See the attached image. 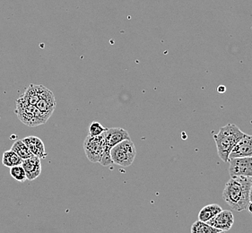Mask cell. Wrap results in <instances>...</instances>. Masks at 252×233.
<instances>
[{
	"label": "cell",
	"instance_id": "3957f363",
	"mask_svg": "<svg viewBox=\"0 0 252 233\" xmlns=\"http://www.w3.org/2000/svg\"><path fill=\"white\" fill-rule=\"evenodd\" d=\"M15 114L18 119L27 127H35L45 124L50 116L40 112L35 105L26 103L18 98L16 101Z\"/></svg>",
	"mask_w": 252,
	"mask_h": 233
},
{
	"label": "cell",
	"instance_id": "44dd1931",
	"mask_svg": "<svg viewBox=\"0 0 252 233\" xmlns=\"http://www.w3.org/2000/svg\"><path fill=\"white\" fill-rule=\"evenodd\" d=\"M247 209L249 210L250 213H252V201H251V202L249 203V204H248Z\"/></svg>",
	"mask_w": 252,
	"mask_h": 233
},
{
	"label": "cell",
	"instance_id": "7a4b0ae2",
	"mask_svg": "<svg viewBox=\"0 0 252 233\" xmlns=\"http://www.w3.org/2000/svg\"><path fill=\"white\" fill-rule=\"evenodd\" d=\"M243 136L244 133L240 129V127L230 123L221 127L218 134L214 136V140L217 145V153L222 162H228L229 155L232 149Z\"/></svg>",
	"mask_w": 252,
	"mask_h": 233
},
{
	"label": "cell",
	"instance_id": "6da1fadb",
	"mask_svg": "<svg viewBox=\"0 0 252 233\" xmlns=\"http://www.w3.org/2000/svg\"><path fill=\"white\" fill-rule=\"evenodd\" d=\"M252 177H231L226 183L222 198L230 208L235 212L246 210L250 203V192L252 187Z\"/></svg>",
	"mask_w": 252,
	"mask_h": 233
},
{
	"label": "cell",
	"instance_id": "8992f818",
	"mask_svg": "<svg viewBox=\"0 0 252 233\" xmlns=\"http://www.w3.org/2000/svg\"><path fill=\"white\" fill-rule=\"evenodd\" d=\"M83 146H84L86 156L90 162L94 163L100 162L105 149V144H104L102 134L98 137H92L88 135L86 137Z\"/></svg>",
	"mask_w": 252,
	"mask_h": 233
},
{
	"label": "cell",
	"instance_id": "e0dca14e",
	"mask_svg": "<svg viewBox=\"0 0 252 233\" xmlns=\"http://www.w3.org/2000/svg\"><path fill=\"white\" fill-rule=\"evenodd\" d=\"M11 150L14 151L17 155H19L23 160H26V159H28V158L32 156V152L29 151V149L26 146V144L23 142L22 140H17V141L13 145Z\"/></svg>",
	"mask_w": 252,
	"mask_h": 233
},
{
	"label": "cell",
	"instance_id": "8fae6325",
	"mask_svg": "<svg viewBox=\"0 0 252 233\" xmlns=\"http://www.w3.org/2000/svg\"><path fill=\"white\" fill-rule=\"evenodd\" d=\"M21 166L26 172V177L28 180H33L39 177L41 173V163L40 159L32 155V157L24 160Z\"/></svg>",
	"mask_w": 252,
	"mask_h": 233
},
{
	"label": "cell",
	"instance_id": "7c38bea8",
	"mask_svg": "<svg viewBox=\"0 0 252 233\" xmlns=\"http://www.w3.org/2000/svg\"><path fill=\"white\" fill-rule=\"evenodd\" d=\"M22 141L26 144V146L29 149V151L32 152V155L37 156L40 159H45L48 156L44 144L39 137L31 136L22 139Z\"/></svg>",
	"mask_w": 252,
	"mask_h": 233
},
{
	"label": "cell",
	"instance_id": "5b68a950",
	"mask_svg": "<svg viewBox=\"0 0 252 233\" xmlns=\"http://www.w3.org/2000/svg\"><path fill=\"white\" fill-rule=\"evenodd\" d=\"M136 155V146L131 139L124 140L111 148V161L121 167H129L135 161Z\"/></svg>",
	"mask_w": 252,
	"mask_h": 233
},
{
	"label": "cell",
	"instance_id": "ba28073f",
	"mask_svg": "<svg viewBox=\"0 0 252 233\" xmlns=\"http://www.w3.org/2000/svg\"><path fill=\"white\" fill-rule=\"evenodd\" d=\"M207 223L221 232H227L231 230L234 223V216L231 211L222 210L214 218L209 220Z\"/></svg>",
	"mask_w": 252,
	"mask_h": 233
},
{
	"label": "cell",
	"instance_id": "30bf717a",
	"mask_svg": "<svg viewBox=\"0 0 252 233\" xmlns=\"http://www.w3.org/2000/svg\"><path fill=\"white\" fill-rule=\"evenodd\" d=\"M245 157H252V136L247 134H244L229 155V159Z\"/></svg>",
	"mask_w": 252,
	"mask_h": 233
},
{
	"label": "cell",
	"instance_id": "ac0fdd59",
	"mask_svg": "<svg viewBox=\"0 0 252 233\" xmlns=\"http://www.w3.org/2000/svg\"><path fill=\"white\" fill-rule=\"evenodd\" d=\"M10 175L11 177H14L16 181H19V182H25L27 179L26 172H25L24 168L22 167L21 165L11 167Z\"/></svg>",
	"mask_w": 252,
	"mask_h": 233
},
{
	"label": "cell",
	"instance_id": "2e32d148",
	"mask_svg": "<svg viewBox=\"0 0 252 233\" xmlns=\"http://www.w3.org/2000/svg\"><path fill=\"white\" fill-rule=\"evenodd\" d=\"M221 232L217 229L210 226L207 223L197 221L192 224L191 233H217Z\"/></svg>",
	"mask_w": 252,
	"mask_h": 233
},
{
	"label": "cell",
	"instance_id": "d6986e66",
	"mask_svg": "<svg viewBox=\"0 0 252 233\" xmlns=\"http://www.w3.org/2000/svg\"><path fill=\"white\" fill-rule=\"evenodd\" d=\"M105 130L106 128L102 127L99 122H92L88 127V135L92 137H98V136H101Z\"/></svg>",
	"mask_w": 252,
	"mask_h": 233
},
{
	"label": "cell",
	"instance_id": "9c48e42d",
	"mask_svg": "<svg viewBox=\"0 0 252 233\" xmlns=\"http://www.w3.org/2000/svg\"><path fill=\"white\" fill-rule=\"evenodd\" d=\"M56 103L55 96L53 92L49 90L45 87H43L42 91L40 93V98L39 102H37L36 107L40 110L42 113L51 117V115L55 111Z\"/></svg>",
	"mask_w": 252,
	"mask_h": 233
},
{
	"label": "cell",
	"instance_id": "9a60e30c",
	"mask_svg": "<svg viewBox=\"0 0 252 233\" xmlns=\"http://www.w3.org/2000/svg\"><path fill=\"white\" fill-rule=\"evenodd\" d=\"M23 159L17 155L14 151L9 150L3 153V157H2V163L3 165H5V167H14V166H18L21 165L23 162Z\"/></svg>",
	"mask_w": 252,
	"mask_h": 233
},
{
	"label": "cell",
	"instance_id": "603a6c76",
	"mask_svg": "<svg viewBox=\"0 0 252 233\" xmlns=\"http://www.w3.org/2000/svg\"><path fill=\"white\" fill-rule=\"evenodd\" d=\"M225 233V232H219V233Z\"/></svg>",
	"mask_w": 252,
	"mask_h": 233
},
{
	"label": "cell",
	"instance_id": "52a82bcc",
	"mask_svg": "<svg viewBox=\"0 0 252 233\" xmlns=\"http://www.w3.org/2000/svg\"><path fill=\"white\" fill-rule=\"evenodd\" d=\"M229 174L231 177H252V157L229 159Z\"/></svg>",
	"mask_w": 252,
	"mask_h": 233
},
{
	"label": "cell",
	"instance_id": "277c9868",
	"mask_svg": "<svg viewBox=\"0 0 252 233\" xmlns=\"http://www.w3.org/2000/svg\"><path fill=\"white\" fill-rule=\"evenodd\" d=\"M102 137L105 144V149L101 156L100 163L102 166H109L113 163L111 158V148L124 140L130 139V137L128 132L121 127L106 128V130L102 133Z\"/></svg>",
	"mask_w": 252,
	"mask_h": 233
},
{
	"label": "cell",
	"instance_id": "7402d4cb",
	"mask_svg": "<svg viewBox=\"0 0 252 233\" xmlns=\"http://www.w3.org/2000/svg\"><path fill=\"white\" fill-rule=\"evenodd\" d=\"M252 201V187H251V192H250V202Z\"/></svg>",
	"mask_w": 252,
	"mask_h": 233
},
{
	"label": "cell",
	"instance_id": "5bb4252c",
	"mask_svg": "<svg viewBox=\"0 0 252 233\" xmlns=\"http://www.w3.org/2000/svg\"><path fill=\"white\" fill-rule=\"evenodd\" d=\"M222 209L219 204H208L202 208L200 212L198 213V220L207 223L209 220L214 218L216 215L220 213Z\"/></svg>",
	"mask_w": 252,
	"mask_h": 233
},
{
	"label": "cell",
	"instance_id": "ffe728a7",
	"mask_svg": "<svg viewBox=\"0 0 252 233\" xmlns=\"http://www.w3.org/2000/svg\"><path fill=\"white\" fill-rule=\"evenodd\" d=\"M217 91H218L219 93H223V92H225V91H226V88H225L224 86H220V87H218Z\"/></svg>",
	"mask_w": 252,
	"mask_h": 233
},
{
	"label": "cell",
	"instance_id": "4fadbf2b",
	"mask_svg": "<svg viewBox=\"0 0 252 233\" xmlns=\"http://www.w3.org/2000/svg\"><path fill=\"white\" fill-rule=\"evenodd\" d=\"M43 86L39 85H30L26 89L23 96L20 97L21 100L24 101L26 103L31 105H35L37 102H39L40 98V93L43 89Z\"/></svg>",
	"mask_w": 252,
	"mask_h": 233
}]
</instances>
